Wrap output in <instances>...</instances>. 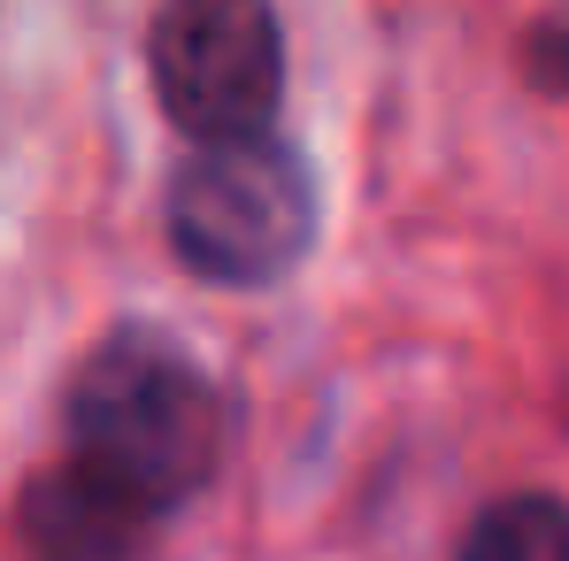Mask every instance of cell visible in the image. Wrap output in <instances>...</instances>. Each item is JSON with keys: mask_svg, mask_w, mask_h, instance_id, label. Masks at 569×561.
Returning a JSON list of instances; mask_svg holds the SVG:
<instances>
[{"mask_svg": "<svg viewBox=\"0 0 569 561\" xmlns=\"http://www.w3.org/2000/svg\"><path fill=\"white\" fill-rule=\"evenodd\" d=\"M70 462L108 477L139 508L170 515L223 462V392L170 331H108L62 400Z\"/></svg>", "mask_w": 569, "mask_h": 561, "instance_id": "1", "label": "cell"}, {"mask_svg": "<svg viewBox=\"0 0 569 561\" xmlns=\"http://www.w3.org/2000/svg\"><path fill=\"white\" fill-rule=\"evenodd\" d=\"M170 247L208 284H231V292L278 284L316 247V170H308V154L278 131L200 147L170 178Z\"/></svg>", "mask_w": 569, "mask_h": 561, "instance_id": "2", "label": "cell"}, {"mask_svg": "<svg viewBox=\"0 0 569 561\" xmlns=\"http://www.w3.org/2000/svg\"><path fill=\"white\" fill-rule=\"evenodd\" d=\"M147 78L192 147L262 139L284 100V31L270 0H162Z\"/></svg>", "mask_w": 569, "mask_h": 561, "instance_id": "3", "label": "cell"}, {"mask_svg": "<svg viewBox=\"0 0 569 561\" xmlns=\"http://www.w3.org/2000/svg\"><path fill=\"white\" fill-rule=\"evenodd\" d=\"M23 547L31 561H147L154 547V508H139L131 492H116L86 462H54L23 484Z\"/></svg>", "mask_w": 569, "mask_h": 561, "instance_id": "4", "label": "cell"}, {"mask_svg": "<svg viewBox=\"0 0 569 561\" xmlns=\"http://www.w3.org/2000/svg\"><path fill=\"white\" fill-rule=\"evenodd\" d=\"M455 561H569V500L555 492H508L462 531Z\"/></svg>", "mask_w": 569, "mask_h": 561, "instance_id": "5", "label": "cell"}]
</instances>
